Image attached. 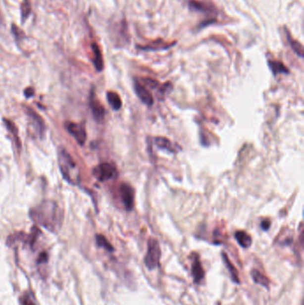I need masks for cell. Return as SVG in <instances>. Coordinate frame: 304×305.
<instances>
[{
	"instance_id": "1",
	"label": "cell",
	"mask_w": 304,
	"mask_h": 305,
	"mask_svg": "<svg viewBox=\"0 0 304 305\" xmlns=\"http://www.w3.org/2000/svg\"><path fill=\"white\" fill-rule=\"evenodd\" d=\"M30 216L34 222L50 232H57L63 224V210L52 200H45L32 208Z\"/></svg>"
},
{
	"instance_id": "2",
	"label": "cell",
	"mask_w": 304,
	"mask_h": 305,
	"mask_svg": "<svg viewBox=\"0 0 304 305\" xmlns=\"http://www.w3.org/2000/svg\"><path fill=\"white\" fill-rule=\"evenodd\" d=\"M58 165L63 178L69 183L78 185L80 182V170L75 161L66 149L61 148L58 151Z\"/></svg>"
},
{
	"instance_id": "3",
	"label": "cell",
	"mask_w": 304,
	"mask_h": 305,
	"mask_svg": "<svg viewBox=\"0 0 304 305\" xmlns=\"http://www.w3.org/2000/svg\"><path fill=\"white\" fill-rule=\"evenodd\" d=\"M161 247L155 238H150L148 241V253L145 257V265L149 270L156 269L160 265Z\"/></svg>"
},
{
	"instance_id": "4",
	"label": "cell",
	"mask_w": 304,
	"mask_h": 305,
	"mask_svg": "<svg viewBox=\"0 0 304 305\" xmlns=\"http://www.w3.org/2000/svg\"><path fill=\"white\" fill-rule=\"evenodd\" d=\"M93 175L97 180L103 182V181L115 179L118 175V172H117L116 168L112 165L111 163L103 162L95 167L93 170Z\"/></svg>"
},
{
	"instance_id": "5",
	"label": "cell",
	"mask_w": 304,
	"mask_h": 305,
	"mask_svg": "<svg viewBox=\"0 0 304 305\" xmlns=\"http://www.w3.org/2000/svg\"><path fill=\"white\" fill-rule=\"evenodd\" d=\"M120 193L126 210L131 211L134 207V189L130 185L122 183L120 186Z\"/></svg>"
},
{
	"instance_id": "6",
	"label": "cell",
	"mask_w": 304,
	"mask_h": 305,
	"mask_svg": "<svg viewBox=\"0 0 304 305\" xmlns=\"http://www.w3.org/2000/svg\"><path fill=\"white\" fill-rule=\"evenodd\" d=\"M67 130L68 132L76 139L78 143L84 145L87 139V133H86L85 125L83 123L71 122L67 125Z\"/></svg>"
},
{
	"instance_id": "7",
	"label": "cell",
	"mask_w": 304,
	"mask_h": 305,
	"mask_svg": "<svg viewBox=\"0 0 304 305\" xmlns=\"http://www.w3.org/2000/svg\"><path fill=\"white\" fill-rule=\"evenodd\" d=\"M135 93L138 96L142 102L148 106H152L153 103V98L150 91L148 90L146 86L141 84L139 81H135L134 83Z\"/></svg>"
},
{
	"instance_id": "8",
	"label": "cell",
	"mask_w": 304,
	"mask_h": 305,
	"mask_svg": "<svg viewBox=\"0 0 304 305\" xmlns=\"http://www.w3.org/2000/svg\"><path fill=\"white\" fill-rule=\"evenodd\" d=\"M26 112H27L28 117L31 120L32 125L39 132V134L41 135V137H42L45 131V122L42 120V118L31 108H26Z\"/></svg>"
},
{
	"instance_id": "9",
	"label": "cell",
	"mask_w": 304,
	"mask_h": 305,
	"mask_svg": "<svg viewBox=\"0 0 304 305\" xmlns=\"http://www.w3.org/2000/svg\"><path fill=\"white\" fill-rule=\"evenodd\" d=\"M90 107H91V110H92V112H93L95 119L98 121H103V118H104V114H105L104 108L100 103L99 100L96 99L93 95L91 96V99H90Z\"/></svg>"
},
{
	"instance_id": "10",
	"label": "cell",
	"mask_w": 304,
	"mask_h": 305,
	"mask_svg": "<svg viewBox=\"0 0 304 305\" xmlns=\"http://www.w3.org/2000/svg\"><path fill=\"white\" fill-rule=\"evenodd\" d=\"M154 143L159 149L166 150L170 152H177V145H174L170 140L166 138L157 137L154 139Z\"/></svg>"
},
{
	"instance_id": "11",
	"label": "cell",
	"mask_w": 304,
	"mask_h": 305,
	"mask_svg": "<svg viewBox=\"0 0 304 305\" xmlns=\"http://www.w3.org/2000/svg\"><path fill=\"white\" fill-rule=\"evenodd\" d=\"M192 275L194 281L197 284L201 282L203 278L204 277V270H203V268L198 257L196 258V260H194V262H193Z\"/></svg>"
},
{
	"instance_id": "12",
	"label": "cell",
	"mask_w": 304,
	"mask_h": 305,
	"mask_svg": "<svg viewBox=\"0 0 304 305\" xmlns=\"http://www.w3.org/2000/svg\"><path fill=\"white\" fill-rule=\"evenodd\" d=\"M235 238L237 239V243L243 248H249L252 246L253 239L251 238L250 235L246 233V231L243 230L237 231V233L235 234Z\"/></svg>"
},
{
	"instance_id": "13",
	"label": "cell",
	"mask_w": 304,
	"mask_h": 305,
	"mask_svg": "<svg viewBox=\"0 0 304 305\" xmlns=\"http://www.w3.org/2000/svg\"><path fill=\"white\" fill-rule=\"evenodd\" d=\"M222 258H223L224 262H225V265H226L227 269H228L229 273L231 275L233 281L235 283H237V284H239V283H240V279H239V274H238L237 268H236V267L233 265L232 262L229 260L228 255L225 254V253H222Z\"/></svg>"
},
{
	"instance_id": "14",
	"label": "cell",
	"mask_w": 304,
	"mask_h": 305,
	"mask_svg": "<svg viewBox=\"0 0 304 305\" xmlns=\"http://www.w3.org/2000/svg\"><path fill=\"white\" fill-rule=\"evenodd\" d=\"M251 276H252L253 280L256 284H259L260 286L266 287V288L269 287V280H268V278L261 272H259L258 269H252Z\"/></svg>"
},
{
	"instance_id": "15",
	"label": "cell",
	"mask_w": 304,
	"mask_h": 305,
	"mask_svg": "<svg viewBox=\"0 0 304 305\" xmlns=\"http://www.w3.org/2000/svg\"><path fill=\"white\" fill-rule=\"evenodd\" d=\"M107 100L108 102H109V104L111 105V107H112L113 110H115V111L120 110L121 106H122V101H121V98H120V96L117 94V93H115V92H112V91L108 92Z\"/></svg>"
},
{
	"instance_id": "16",
	"label": "cell",
	"mask_w": 304,
	"mask_h": 305,
	"mask_svg": "<svg viewBox=\"0 0 304 305\" xmlns=\"http://www.w3.org/2000/svg\"><path fill=\"white\" fill-rule=\"evenodd\" d=\"M268 66L270 68L273 74L276 76L280 73H286L288 74L289 71L288 69L283 64V63L278 62V61H268Z\"/></svg>"
},
{
	"instance_id": "17",
	"label": "cell",
	"mask_w": 304,
	"mask_h": 305,
	"mask_svg": "<svg viewBox=\"0 0 304 305\" xmlns=\"http://www.w3.org/2000/svg\"><path fill=\"white\" fill-rule=\"evenodd\" d=\"M92 50H93V52H94L95 66H96V69L99 72H101L103 68V57H102L101 51L99 50V46L97 45V44H92Z\"/></svg>"
},
{
	"instance_id": "18",
	"label": "cell",
	"mask_w": 304,
	"mask_h": 305,
	"mask_svg": "<svg viewBox=\"0 0 304 305\" xmlns=\"http://www.w3.org/2000/svg\"><path fill=\"white\" fill-rule=\"evenodd\" d=\"M287 39H288V41L290 43L292 49L295 51V53L298 54L300 57H304V48H303V45L298 41L293 40L291 36H289V34L287 35Z\"/></svg>"
},
{
	"instance_id": "19",
	"label": "cell",
	"mask_w": 304,
	"mask_h": 305,
	"mask_svg": "<svg viewBox=\"0 0 304 305\" xmlns=\"http://www.w3.org/2000/svg\"><path fill=\"white\" fill-rule=\"evenodd\" d=\"M97 243H98L99 247L104 248V249L107 250V251H114V249H113L112 245L108 242L107 239L105 238V237H103V235H98V236H97Z\"/></svg>"
},
{
	"instance_id": "20",
	"label": "cell",
	"mask_w": 304,
	"mask_h": 305,
	"mask_svg": "<svg viewBox=\"0 0 304 305\" xmlns=\"http://www.w3.org/2000/svg\"><path fill=\"white\" fill-rule=\"evenodd\" d=\"M5 122L7 129L10 130V132L14 136L15 142L17 144V147H18V148H21V143H20V140H19L18 132H17L16 126L14 125V123L12 121H9V120H5Z\"/></svg>"
},
{
	"instance_id": "21",
	"label": "cell",
	"mask_w": 304,
	"mask_h": 305,
	"mask_svg": "<svg viewBox=\"0 0 304 305\" xmlns=\"http://www.w3.org/2000/svg\"><path fill=\"white\" fill-rule=\"evenodd\" d=\"M21 304L22 305H37L35 298L33 297L31 293H25L21 297Z\"/></svg>"
},
{
	"instance_id": "22",
	"label": "cell",
	"mask_w": 304,
	"mask_h": 305,
	"mask_svg": "<svg viewBox=\"0 0 304 305\" xmlns=\"http://www.w3.org/2000/svg\"><path fill=\"white\" fill-rule=\"evenodd\" d=\"M48 259H49L48 254L45 253V252H43V253H41V255L39 256L38 262H39V263H45V262L48 261Z\"/></svg>"
},
{
	"instance_id": "23",
	"label": "cell",
	"mask_w": 304,
	"mask_h": 305,
	"mask_svg": "<svg viewBox=\"0 0 304 305\" xmlns=\"http://www.w3.org/2000/svg\"><path fill=\"white\" fill-rule=\"evenodd\" d=\"M260 227H261V229H263V230H268L270 228V221L268 220H264L261 222Z\"/></svg>"
},
{
	"instance_id": "24",
	"label": "cell",
	"mask_w": 304,
	"mask_h": 305,
	"mask_svg": "<svg viewBox=\"0 0 304 305\" xmlns=\"http://www.w3.org/2000/svg\"><path fill=\"white\" fill-rule=\"evenodd\" d=\"M24 94L26 96V98H32L34 95V90L32 88H28L27 90L24 91Z\"/></svg>"
}]
</instances>
